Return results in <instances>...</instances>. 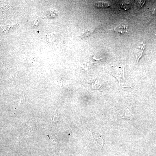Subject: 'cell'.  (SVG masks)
Listing matches in <instances>:
<instances>
[{
  "instance_id": "obj_6",
  "label": "cell",
  "mask_w": 156,
  "mask_h": 156,
  "mask_svg": "<svg viewBox=\"0 0 156 156\" xmlns=\"http://www.w3.org/2000/svg\"><path fill=\"white\" fill-rule=\"evenodd\" d=\"M145 1H141L139 2L138 3L139 4L138 5L139 7H141L144 4Z\"/></svg>"
},
{
  "instance_id": "obj_3",
  "label": "cell",
  "mask_w": 156,
  "mask_h": 156,
  "mask_svg": "<svg viewBox=\"0 0 156 156\" xmlns=\"http://www.w3.org/2000/svg\"><path fill=\"white\" fill-rule=\"evenodd\" d=\"M94 27L89 28L83 31L81 34L82 37H87L90 36L94 31Z\"/></svg>"
},
{
  "instance_id": "obj_5",
  "label": "cell",
  "mask_w": 156,
  "mask_h": 156,
  "mask_svg": "<svg viewBox=\"0 0 156 156\" xmlns=\"http://www.w3.org/2000/svg\"><path fill=\"white\" fill-rule=\"evenodd\" d=\"M16 26V25H10L3 27L2 30L3 32H6L12 29Z\"/></svg>"
},
{
  "instance_id": "obj_1",
  "label": "cell",
  "mask_w": 156,
  "mask_h": 156,
  "mask_svg": "<svg viewBox=\"0 0 156 156\" xmlns=\"http://www.w3.org/2000/svg\"><path fill=\"white\" fill-rule=\"evenodd\" d=\"M145 44L142 42L140 43L137 47L135 50L136 60L137 63L141 57L145 48Z\"/></svg>"
},
{
  "instance_id": "obj_2",
  "label": "cell",
  "mask_w": 156,
  "mask_h": 156,
  "mask_svg": "<svg viewBox=\"0 0 156 156\" xmlns=\"http://www.w3.org/2000/svg\"><path fill=\"white\" fill-rule=\"evenodd\" d=\"M112 30L121 34L124 33H127L128 32V26L126 24L120 23L114 28Z\"/></svg>"
},
{
  "instance_id": "obj_4",
  "label": "cell",
  "mask_w": 156,
  "mask_h": 156,
  "mask_svg": "<svg viewBox=\"0 0 156 156\" xmlns=\"http://www.w3.org/2000/svg\"><path fill=\"white\" fill-rule=\"evenodd\" d=\"M95 5L97 7L101 8L107 7L109 6L108 3L104 2H96L95 3Z\"/></svg>"
}]
</instances>
